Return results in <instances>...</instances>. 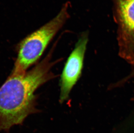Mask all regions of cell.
Returning <instances> with one entry per match:
<instances>
[{
  "label": "cell",
  "mask_w": 134,
  "mask_h": 133,
  "mask_svg": "<svg viewBox=\"0 0 134 133\" xmlns=\"http://www.w3.org/2000/svg\"><path fill=\"white\" fill-rule=\"evenodd\" d=\"M120 56L134 66V0H113Z\"/></svg>",
  "instance_id": "obj_3"
},
{
  "label": "cell",
  "mask_w": 134,
  "mask_h": 133,
  "mask_svg": "<svg viewBox=\"0 0 134 133\" xmlns=\"http://www.w3.org/2000/svg\"><path fill=\"white\" fill-rule=\"evenodd\" d=\"M88 40L89 33H82L65 63L60 80L59 102L61 104L68 99L71 90L80 77Z\"/></svg>",
  "instance_id": "obj_4"
},
{
  "label": "cell",
  "mask_w": 134,
  "mask_h": 133,
  "mask_svg": "<svg viewBox=\"0 0 134 133\" xmlns=\"http://www.w3.org/2000/svg\"><path fill=\"white\" fill-rule=\"evenodd\" d=\"M53 50L31 70L23 74H10L0 87V132L8 133L14 126L22 125L28 116L39 112L35 92L56 78L51 69L62 60H51Z\"/></svg>",
  "instance_id": "obj_1"
},
{
  "label": "cell",
  "mask_w": 134,
  "mask_h": 133,
  "mask_svg": "<svg viewBox=\"0 0 134 133\" xmlns=\"http://www.w3.org/2000/svg\"><path fill=\"white\" fill-rule=\"evenodd\" d=\"M68 3L53 19L22 40L16 46L17 57L11 74H23L39 60L59 31L69 18Z\"/></svg>",
  "instance_id": "obj_2"
},
{
  "label": "cell",
  "mask_w": 134,
  "mask_h": 133,
  "mask_svg": "<svg viewBox=\"0 0 134 133\" xmlns=\"http://www.w3.org/2000/svg\"><path fill=\"white\" fill-rule=\"evenodd\" d=\"M133 72H134V71H133Z\"/></svg>",
  "instance_id": "obj_5"
}]
</instances>
